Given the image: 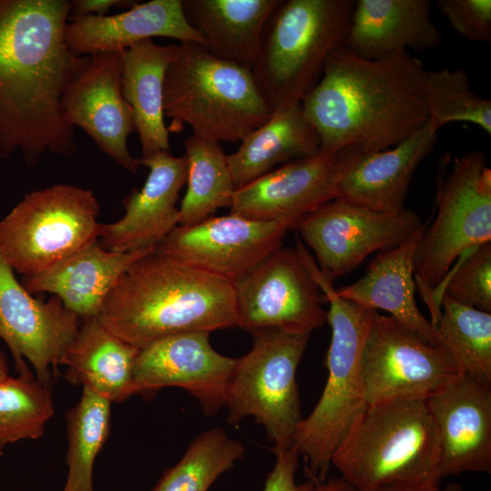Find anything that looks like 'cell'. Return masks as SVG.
<instances>
[{"label": "cell", "instance_id": "obj_1", "mask_svg": "<svg viewBox=\"0 0 491 491\" xmlns=\"http://www.w3.org/2000/svg\"><path fill=\"white\" fill-rule=\"evenodd\" d=\"M71 6L68 0H0V159L19 151L34 168L45 153L77 152L61 99L90 56L66 45Z\"/></svg>", "mask_w": 491, "mask_h": 491}, {"label": "cell", "instance_id": "obj_2", "mask_svg": "<svg viewBox=\"0 0 491 491\" xmlns=\"http://www.w3.org/2000/svg\"><path fill=\"white\" fill-rule=\"evenodd\" d=\"M426 71L406 50L369 60L345 45L335 49L300 103L318 135L319 153L377 152L422 127L429 119Z\"/></svg>", "mask_w": 491, "mask_h": 491}, {"label": "cell", "instance_id": "obj_3", "mask_svg": "<svg viewBox=\"0 0 491 491\" xmlns=\"http://www.w3.org/2000/svg\"><path fill=\"white\" fill-rule=\"evenodd\" d=\"M96 317L141 349L183 332L236 326L235 287L155 248L124 272Z\"/></svg>", "mask_w": 491, "mask_h": 491}, {"label": "cell", "instance_id": "obj_4", "mask_svg": "<svg viewBox=\"0 0 491 491\" xmlns=\"http://www.w3.org/2000/svg\"><path fill=\"white\" fill-rule=\"evenodd\" d=\"M440 447L426 400L366 404L332 456L339 477L362 489L440 487Z\"/></svg>", "mask_w": 491, "mask_h": 491}, {"label": "cell", "instance_id": "obj_5", "mask_svg": "<svg viewBox=\"0 0 491 491\" xmlns=\"http://www.w3.org/2000/svg\"><path fill=\"white\" fill-rule=\"evenodd\" d=\"M164 114L173 125L216 143L241 142L274 110L251 70L213 55L196 43L176 45L164 82Z\"/></svg>", "mask_w": 491, "mask_h": 491}, {"label": "cell", "instance_id": "obj_6", "mask_svg": "<svg viewBox=\"0 0 491 491\" xmlns=\"http://www.w3.org/2000/svg\"><path fill=\"white\" fill-rule=\"evenodd\" d=\"M356 0H278L250 67L275 111L294 106L318 83L329 55L344 45Z\"/></svg>", "mask_w": 491, "mask_h": 491}, {"label": "cell", "instance_id": "obj_7", "mask_svg": "<svg viewBox=\"0 0 491 491\" xmlns=\"http://www.w3.org/2000/svg\"><path fill=\"white\" fill-rule=\"evenodd\" d=\"M301 257L329 304L331 342L326 354L327 380L313 411L300 422L294 449L306 459L309 478H328L332 456L357 414L366 405L360 359L373 309L342 298L309 252Z\"/></svg>", "mask_w": 491, "mask_h": 491}, {"label": "cell", "instance_id": "obj_8", "mask_svg": "<svg viewBox=\"0 0 491 491\" xmlns=\"http://www.w3.org/2000/svg\"><path fill=\"white\" fill-rule=\"evenodd\" d=\"M253 345L237 362L228 384L227 422L252 416L273 443L274 454L294 446L302 421L296 371L311 334L276 328L251 334Z\"/></svg>", "mask_w": 491, "mask_h": 491}, {"label": "cell", "instance_id": "obj_9", "mask_svg": "<svg viewBox=\"0 0 491 491\" xmlns=\"http://www.w3.org/2000/svg\"><path fill=\"white\" fill-rule=\"evenodd\" d=\"M99 215L98 200L84 187L26 193L0 220V255L23 276L36 275L98 240Z\"/></svg>", "mask_w": 491, "mask_h": 491}, {"label": "cell", "instance_id": "obj_10", "mask_svg": "<svg viewBox=\"0 0 491 491\" xmlns=\"http://www.w3.org/2000/svg\"><path fill=\"white\" fill-rule=\"evenodd\" d=\"M436 204L435 221L426 225L414 258L416 284L428 307L455 261L491 241V170L482 151L454 159L437 181Z\"/></svg>", "mask_w": 491, "mask_h": 491}, {"label": "cell", "instance_id": "obj_11", "mask_svg": "<svg viewBox=\"0 0 491 491\" xmlns=\"http://www.w3.org/2000/svg\"><path fill=\"white\" fill-rule=\"evenodd\" d=\"M360 369L366 404L426 400L459 373L440 345L377 312L364 343Z\"/></svg>", "mask_w": 491, "mask_h": 491}, {"label": "cell", "instance_id": "obj_12", "mask_svg": "<svg viewBox=\"0 0 491 491\" xmlns=\"http://www.w3.org/2000/svg\"><path fill=\"white\" fill-rule=\"evenodd\" d=\"M425 224L416 211L406 207L386 213L335 198L301 219L295 229L313 250L322 274L334 282L372 253L406 241Z\"/></svg>", "mask_w": 491, "mask_h": 491}, {"label": "cell", "instance_id": "obj_13", "mask_svg": "<svg viewBox=\"0 0 491 491\" xmlns=\"http://www.w3.org/2000/svg\"><path fill=\"white\" fill-rule=\"evenodd\" d=\"M236 326L311 334L327 322L319 287L296 248L280 246L235 285Z\"/></svg>", "mask_w": 491, "mask_h": 491}, {"label": "cell", "instance_id": "obj_14", "mask_svg": "<svg viewBox=\"0 0 491 491\" xmlns=\"http://www.w3.org/2000/svg\"><path fill=\"white\" fill-rule=\"evenodd\" d=\"M289 229L230 213L177 225L155 250L235 285L283 246Z\"/></svg>", "mask_w": 491, "mask_h": 491}, {"label": "cell", "instance_id": "obj_15", "mask_svg": "<svg viewBox=\"0 0 491 491\" xmlns=\"http://www.w3.org/2000/svg\"><path fill=\"white\" fill-rule=\"evenodd\" d=\"M81 318L54 296L48 302L33 297L0 255V337L15 360L18 375L31 373L50 386L51 368L59 360L81 324Z\"/></svg>", "mask_w": 491, "mask_h": 491}, {"label": "cell", "instance_id": "obj_16", "mask_svg": "<svg viewBox=\"0 0 491 491\" xmlns=\"http://www.w3.org/2000/svg\"><path fill=\"white\" fill-rule=\"evenodd\" d=\"M210 334L183 332L139 349L133 368L136 394L149 396L163 387L176 386L191 394L205 416L225 407L237 358L215 351Z\"/></svg>", "mask_w": 491, "mask_h": 491}, {"label": "cell", "instance_id": "obj_17", "mask_svg": "<svg viewBox=\"0 0 491 491\" xmlns=\"http://www.w3.org/2000/svg\"><path fill=\"white\" fill-rule=\"evenodd\" d=\"M350 150L318 153L273 169L236 188L230 213L295 229L305 216L337 198L339 178Z\"/></svg>", "mask_w": 491, "mask_h": 491}, {"label": "cell", "instance_id": "obj_18", "mask_svg": "<svg viewBox=\"0 0 491 491\" xmlns=\"http://www.w3.org/2000/svg\"><path fill=\"white\" fill-rule=\"evenodd\" d=\"M123 52L99 53L71 82L61 106L68 122L83 129L97 147L117 165L136 174L139 158L128 149L135 131L132 109L122 92Z\"/></svg>", "mask_w": 491, "mask_h": 491}, {"label": "cell", "instance_id": "obj_19", "mask_svg": "<svg viewBox=\"0 0 491 491\" xmlns=\"http://www.w3.org/2000/svg\"><path fill=\"white\" fill-rule=\"evenodd\" d=\"M440 447L439 476L491 472V383L458 373L426 400Z\"/></svg>", "mask_w": 491, "mask_h": 491}, {"label": "cell", "instance_id": "obj_20", "mask_svg": "<svg viewBox=\"0 0 491 491\" xmlns=\"http://www.w3.org/2000/svg\"><path fill=\"white\" fill-rule=\"evenodd\" d=\"M139 161L149 169L144 186L134 188L124 198L125 212L120 220L100 223L99 243L108 251L156 247L179 224L176 202L187 178L185 155L162 151Z\"/></svg>", "mask_w": 491, "mask_h": 491}, {"label": "cell", "instance_id": "obj_21", "mask_svg": "<svg viewBox=\"0 0 491 491\" xmlns=\"http://www.w3.org/2000/svg\"><path fill=\"white\" fill-rule=\"evenodd\" d=\"M438 130L429 118L387 149L365 154L352 147L339 178L337 198L380 212L404 209L413 175L436 145Z\"/></svg>", "mask_w": 491, "mask_h": 491}, {"label": "cell", "instance_id": "obj_22", "mask_svg": "<svg viewBox=\"0 0 491 491\" xmlns=\"http://www.w3.org/2000/svg\"><path fill=\"white\" fill-rule=\"evenodd\" d=\"M155 36L205 46L204 39L186 22L181 0L138 2L116 15L73 19L68 21L65 31L67 46L80 56L123 52Z\"/></svg>", "mask_w": 491, "mask_h": 491}, {"label": "cell", "instance_id": "obj_23", "mask_svg": "<svg viewBox=\"0 0 491 491\" xmlns=\"http://www.w3.org/2000/svg\"><path fill=\"white\" fill-rule=\"evenodd\" d=\"M155 248L112 252L96 240L36 275L23 276L21 284L31 294L55 295L81 319L96 317L124 272Z\"/></svg>", "mask_w": 491, "mask_h": 491}, {"label": "cell", "instance_id": "obj_24", "mask_svg": "<svg viewBox=\"0 0 491 491\" xmlns=\"http://www.w3.org/2000/svg\"><path fill=\"white\" fill-rule=\"evenodd\" d=\"M430 0H356L344 45L373 60L397 51L434 49L442 41Z\"/></svg>", "mask_w": 491, "mask_h": 491}, {"label": "cell", "instance_id": "obj_25", "mask_svg": "<svg viewBox=\"0 0 491 491\" xmlns=\"http://www.w3.org/2000/svg\"><path fill=\"white\" fill-rule=\"evenodd\" d=\"M426 225L398 246L379 252L361 278L336 289L342 298L375 311H386L405 326L440 345L436 327L415 299L414 258Z\"/></svg>", "mask_w": 491, "mask_h": 491}, {"label": "cell", "instance_id": "obj_26", "mask_svg": "<svg viewBox=\"0 0 491 491\" xmlns=\"http://www.w3.org/2000/svg\"><path fill=\"white\" fill-rule=\"evenodd\" d=\"M139 348L108 331L97 319L81 320L59 365L70 383L87 387L110 402L136 395L133 368Z\"/></svg>", "mask_w": 491, "mask_h": 491}, {"label": "cell", "instance_id": "obj_27", "mask_svg": "<svg viewBox=\"0 0 491 491\" xmlns=\"http://www.w3.org/2000/svg\"><path fill=\"white\" fill-rule=\"evenodd\" d=\"M175 47L176 44L161 45L145 39L123 51L122 92L133 112L141 158L170 149L164 82Z\"/></svg>", "mask_w": 491, "mask_h": 491}, {"label": "cell", "instance_id": "obj_28", "mask_svg": "<svg viewBox=\"0 0 491 491\" xmlns=\"http://www.w3.org/2000/svg\"><path fill=\"white\" fill-rule=\"evenodd\" d=\"M189 25L215 56L250 69L278 0H181Z\"/></svg>", "mask_w": 491, "mask_h": 491}, {"label": "cell", "instance_id": "obj_29", "mask_svg": "<svg viewBox=\"0 0 491 491\" xmlns=\"http://www.w3.org/2000/svg\"><path fill=\"white\" fill-rule=\"evenodd\" d=\"M318 135L301 105L275 111L261 126L227 155L229 170L236 188L272 171L279 164L319 153Z\"/></svg>", "mask_w": 491, "mask_h": 491}, {"label": "cell", "instance_id": "obj_30", "mask_svg": "<svg viewBox=\"0 0 491 491\" xmlns=\"http://www.w3.org/2000/svg\"><path fill=\"white\" fill-rule=\"evenodd\" d=\"M184 145L187 189L179 207V225H188L231 207L236 187L219 143L192 135Z\"/></svg>", "mask_w": 491, "mask_h": 491}, {"label": "cell", "instance_id": "obj_31", "mask_svg": "<svg viewBox=\"0 0 491 491\" xmlns=\"http://www.w3.org/2000/svg\"><path fill=\"white\" fill-rule=\"evenodd\" d=\"M436 329L440 346L457 371L491 383V313L462 305L446 295L439 299Z\"/></svg>", "mask_w": 491, "mask_h": 491}, {"label": "cell", "instance_id": "obj_32", "mask_svg": "<svg viewBox=\"0 0 491 491\" xmlns=\"http://www.w3.org/2000/svg\"><path fill=\"white\" fill-rule=\"evenodd\" d=\"M111 403L83 387L80 400L67 412L68 472L63 491H94L93 466L109 434Z\"/></svg>", "mask_w": 491, "mask_h": 491}, {"label": "cell", "instance_id": "obj_33", "mask_svg": "<svg viewBox=\"0 0 491 491\" xmlns=\"http://www.w3.org/2000/svg\"><path fill=\"white\" fill-rule=\"evenodd\" d=\"M245 446L221 427L199 434L174 466L165 470L151 491H207L243 458Z\"/></svg>", "mask_w": 491, "mask_h": 491}, {"label": "cell", "instance_id": "obj_34", "mask_svg": "<svg viewBox=\"0 0 491 491\" xmlns=\"http://www.w3.org/2000/svg\"><path fill=\"white\" fill-rule=\"evenodd\" d=\"M54 415L50 386L33 373L0 382V451L22 439L42 436Z\"/></svg>", "mask_w": 491, "mask_h": 491}, {"label": "cell", "instance_id": "obj_35", "mask_svg": "<svg viewBox=\"0 0 491 491\" xmlns=\"http://www.w3.org/2000/svg\"><path fill=\"white\" fill-rule=\"evenodd\" d=\"M425 92L429 118L439 128L449 123L465 122L491 135V101L472 90L465 71H426Z\"/></svg>", "mask_w": 491, "mask_h": 491}, {"label": "cell", "instance_id": "obj_36", "mask_svg": "<svg viewBox=\"0 0 491 491\" xmlns=\"http://www.w3.org/2000/svg\"><path fill=\"white\" fill-rule=\"evenodd\" d=\"M459 259L442 282L441 296L491 313V241L471 248Z\"/></svg>", "mask_w": 491, "mask_h": 491}, {"label": "cell", "instance_id": "obj_37", "mask_svg": "<svg viewBox=\"0 0 491 491\" xmlns=\"http://www.w3.org/2000/svg\"><path fill=\"white\" fill-rule=\"evenodd\" d=\"M436 5L463 37L479 43L491 40L490 0H437Z\"/></svg>", "mask_w": 491, "mask_h": 491}, {"label": "cell", "instance_id": "obj_38", "mask_svg": "<svg viewBox=\"0 0 491 491\" xmlns=\"http://www.w3.org/2000/svg\"><path fill=\"white\" fill-rule=\"evenodd\" d=\"M274 455L276 462L266 476L263 491H316V482L313 479L296 483L299 455L294 447Z\"/></svg>", "mask_w": 491, "mask_h": 491}, {"label": "cell", "instance_id": "obj_39", "mask_svg": "<svg viewBox=\"0 0 491 491\" xmlns=\"http://www.w3.org/2000/svg\"><path fill=\"white\" fill-rule=\"evenodd\" d=\"M69 21L88 15H106L113 7L131 8L138 1L131 0H73Z\"/></svg>", "mask_w": 491, "mask_h": 491}, {"label": "cell", "instance_id": "obj_40", "mask_svg": "<svg viewBox=\"0 0 491 491\" xmlns=\"http://www.w3.org/2000/svg\"><path fill=\"white\" fill-rule=\"evenodd\" d=\"M311 479V478H310ZM315 481V480H314ZM316 491H421L401 486H387L375 489H362L356 487L341 477L326 478L325 481H315Z\"/></svg>", "mask_w": 491, "mask_h": 491}, {"label": "cell", "instance_id": "obj_41", "mask_svg": "<svg viewBox=\"0 0 491 491\" xmlns=\"http://www.w3.org/2000/svg\"><path fill=\"white\" fill-rule=\"evenodd\" d=\"M9 376L7 360L0 350V382Z\"/></svg>", "mask_w": 491, "mask_h": 491}, {"label": "cell", "instance_id": "obj_42", "mask_svg": "<svg viewBox=\"0 0 491 491\" xmlns=\"http://www.w3.org/2000/svg\"><path fill=\"white\" fill-rule=\"evenodd\" d=\"M435 491H462V486L458 484L451 483V484H448L446 487L444 488L438 487Z\"/></svg>", "mask_w": 491, "mask_h": 491}]
</instances>
